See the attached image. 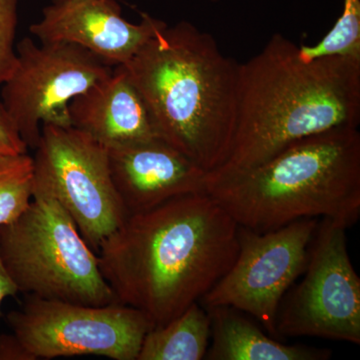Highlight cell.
<instances>
[{"label": "cell", "mask_w": 360, "mask_h": 360, "mask_svg": "<svg viewBox=\"0 0 360 360\" xmlns=\"http://www.w3.org/2000/svg\"><path fill=\"white\" fill-rule=\"evenodd\" d=\"M238 224L206 193L129 215L97 251L116 302L165 326L198 302L233 264Z\"/></svg>", "instance_id": "1"}, {"label": "cell", "mask_w": 360, "mask_h": 360, "mask_svg": "<svg viewBox=\"0 0 360 360\" xmlns=\"http://www.w3.org/2000/svg\"><path fill=\"white\" fill-rule=\"evenodd\" d=\"M298 47L277 33L240 63L231 153L207 174L243 172L312 135L359 129L360 59L304 61Z\"/></svg>", "instance_id": "2"}, {"label": "cell", "mask_w": 360, "mask_h": 360, "mask_svg": "<svg viewBox=\"0 0 360 360\" xmlns=\"http://www.w3.org/2000/svg\"><path fill=\"white\" fill-rule=\"evenodd\" d=\"M161 139L207 174L231 153L240 63L212 34L181 21L167 25L124 65Z\"/></svg>", "instance_id": "3"}, {"label": "cell", "mask_w": 360, "mask_h": 360, "mask_svg": "<svg viewBox=\"0 0 360 360\" xmlns=\"http://www.w3.org/2000/svg\"><path fill=\"white\" fill-rule=\"evenodd\" d=\"M212 196L238 226L257 232L296 220L354 224L360 215V134L336 129L295 142L243 172L206 177Z\"/></svg>", "instance_id": "4"}, {"label": "cell", "mask_w": 360, "mask_h": 360, "mask_svg": "<svg viewBox=\"0 0 360 360\" xmlns=\"http://www.w3.org/2000/svg\"><path fill=\"white\" fill-rule=\"evenodd\" d=\"M0 257L18 292L103 307L116 298L98 257L51 193L34 188L25 212L0 227Z\"/></svg>", "instance_id": "5"}, {"label": "cell", "mask_w": 360, "mask_h": 360, "mask_svg": "<svg viewBox=\"0 0 360 360\" xmlns=\"http://www.w3.org/2000/svg\"><path fill=\"white\" fill-rule=\"evenodd\" d=\"M32 160L34 188L60 203L97 253L129 217L111 179L108 148L75 127L44 124Z\"/></svg>", "instance_id": "6"}, {"label": "cell", "mask_w": 360, "mask_h": 360, "mask_svg": "<svg viewBox=\"0 0 360 360\" xmlns=\"http://www.w3.org/2000/svg\"><path fill=\"white\" fill-rule=\"evenodd\" d=\"M18 65L2 85L1 103L27 148L39 144L44 124L71 127L70 103L110 77L115 66L77 44H37L25 37Z\"/></svg>", "instance_id": "7"}, {"label": "cell", "mask_w": 360, "mask_h": 360, "mask_svg": "<svg viewBox=\"0 0 360 360\" xmlns=\"http://www.w3.org/2000/svg\"><path fill=\"white\" fill-rule=\"evenodd\" d=\"M6 319L35 360L79 355L137 360L144 336L153 328L141 311L122 303L92 307L33 295Z\"/></svg>", "instance_id": "8"}, {"label": "cell", "mask_w": 360, "mask_h": 360, "mask_svg": "<svg viewBox=\"0 0 360 360\" xmlns=\"http://www.w3.org/2000/svg\"><path fill=\"white\" fill-rule=\"evenodd\" d=\"M319 224L317 219H300L266 232L239 226L238 257L201 298L202 307H229L245 312L276 338L283 296L304 272Z\"/></svg>", "instance_id": "9"}, {"label": "cell", "mask_w": 360, "mask_h": 360, "mask_svg": "<svg viewBox=\"0 0 360 360\" xmlns=\"http://www.w3.org/2000/svg\"><path fill=\"white\" fill-rule=\"evenodd\" d=\"M347 227L317 226L304 276L277 316V333L359 345L360 278L348 255Z\"/></svg>", "instance_id": "10"}, {"label": "cell", "mask_w": 360, "mask_h": 360, "mask_svg": "<svg viewBox=\"0 0 360 360\" xmlns=\"http://www.w3.org/2000/svg\"><path fill=\"white\" fill-rule=\"evenodd\" d=\"M165 25L146 13L141 23L129 22L116 0H65L45 7L30 30L40 44H77L116 66L129 63Z\"/></svg>", "instance_id": "11"}, {"label": "cell", "mask_w": 360, "mask_h": 360, "mask_svg": "<svg viewBox=\"0 0 360 360\" xmlns=\"http://www.w3.org/2000/svg\"><path fill=\"white\" fill-rule=\"evenodd\" d=\"M111 179L127 215L205 193L207 172L161 139L108 148Z\"/></svg>", "instance_id": "12"}, {"label": "cell", "mask_w": 360, "mask_h": 360, "mask_svg": "<svg viewBox=\"0 0 360 360\" xmlns=\"http://www.w3.org/2000/svg\"><path fill=\"white\" fill-rule=\"evenodd\" d=\"M71 127L105 148L160 139L153 116L124 65L75 96L70 103Z\"/></svg>", "instance_id": "13"}, {"label": "cell", "mask_w": 360, "mask_h": 360, "mask_svg": "<svg viewBox=\"0 0 360 360\" xmlns=\"http://www.w3.org/2000/svg\"><path fill=\"white\" fill-rule=\"evenodd\" d=\"M212 324V345L206 359L210 360H326L331 352L288 345L265 335L241 311L229 307L207 309Z\"/></svg>", "instance_id": "14"}, {"label": "cell", "mask_w": 360, "mask_h": 360, "mask_svg": "<svg viewBox=\"0 0 360 360\" xmlns=\"http://www.w3.org/2000/svg\"><path fill=\"white\" fill-rule=\"evenodd\" d=\"M212 324L207 310L193 303L144 336L137 360H200L208 349Z\"/></svg>", "instance_id": "15"}, {"label": "cell", "mask_w": 360, "mask_h": 360, "mask_svg": "<svg viewBox=\"0 0 360 360\" xmlns=\"http://www.w3.org/2000/svg\"><path fill=\"white\" fill-rule=\"evenodd\" d=\"M34 170L26 153L0 155V227L20 217L32 200Z\"/></svg>", "instance_id": "16"}, {"label": "cell", "mask_w": 360, "mask_h": 360, "mask_svg": "<svg viewBox=\"0 0 360 360\" xmlns=\"http://www.w3.org/2000/svg\"><path fill=\"white\" fill-rule=\"evenodd\" d=\"M304 61L321 58L360 59V0H345V9L330 32L314 45L298 47Z\"/></svg>", "instance_id": "17"}, {"label": "cell", "mask_w": 360, "mask_h": 360, "mask_svg": "<svg viewBox=\"0 0 360 360\" xmlns=\"http://www.w3.org/2000/svg\"><path fill=\"white\" fill-rule=\"evenodd\" d=\"M20 0H0V86L11 77L18 65L14 49Z\"/></svg>", "instance_id": "18"}, {"label": "cell", "mask_w": 360, "mask_h": 360, "mask_svg": "<svg viewBox=\"0 0 360 360\" xmlns=\"http://www.w3.org/2000/svg\"><path fill=\"white\" fill-rule=\"evenodd\" d=\"M27 153V146L11 118L0 105V155H21Z\"/></svg>", "instance_id": "19"}, {"label": "cell", "mask_w": 360, "mask_h": 360, "mask_svg": "<svg viewBox=\"0 0 360 360\" xmlns=\"http://www.w3.org/2000/svg\"><path fill=\"white\" fill-rule=\"evenodd\" d=\"M0 360H35L13 335H0Z\"/></svg>", "instance_id": "20"}, {"label": "cell", "mask_w": 360, "mask_h": 360, "mask_svg": "<svg viewBox=\"0 0 360 360\" xmlns=\"http://www.w3.org/2000/svg\"><path fill=\"white\" fill-rule=\"evenodd\" d=\"M18 293V288L11 277L9 276L6 266L2 262L1 257H0V305L6 297L14 296Z\"/></svg>", "instance_id": "21"}, {"label": "cell", "mask_w": 360, "mask_h": 360, "mask_svg": "<svg viewBox=\"0 0 360 360\" xmlns=\"http://www.w3.org/2000/svg\"><path fill=\"white\" fill-rule=\"evenodd\" d=\"M65 1V0H52V2H61Z\"/></svg>", "instance_id": "22"}]
</instances>
